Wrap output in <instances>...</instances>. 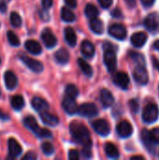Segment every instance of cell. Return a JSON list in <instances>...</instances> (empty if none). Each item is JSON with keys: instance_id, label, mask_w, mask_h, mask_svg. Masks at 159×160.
<instances>
[{"instance_id": "f35d334b", "label": "cell", "mask_w": 159, "mask_h": 160, "mask_svg": "<svg viewBox=\"0 0 159 160\" xmlns=\"http://www.w3.org/2000/svg\"><path fill=\"white\" fill-rule=\"evenodd\" d=\"M68 158L70 160H78L79 159V153L77 150H70L68 153Z\"/></svg>"}, {"instance_id": "d6986e66", "label": "cell", "mask_w": 159, "mask_h": 160, "mask_svg": "<svg viewBox=\"0 0 159 160\" xmlns=\"http://www.w3.org/2000/svg\"><path fill=\"white\" fill-rule=\"evenodd\" d=\"M31 105L33 107V109L37 112H38L39 113L42 112H46L49 109V103L43 99L42 98L39 97H35L32 101H31Z\"/></svg>"}, {"instance_id": "6da1fadb", "label": "cell", "mask_w": 159, "mask_h": 160, "mask_svg": "<svg viewBox=\"0 0 159 160\" xmlns=\"http://www.w3.org/2000/svg\"><path fill=\"white\" fill-rule=\"evenodd\" d=\"M69 130L71 136L77 142L83 145V147H91L92 141L90 138V133L83 124L78 121H73L69 125Z\"/></svg>"}, {"instance_id": "ffe728a7", "label": "cell", "mask_w": 159, "mask_h": 160, "mask_svg": "<svg viewBox=\"0 0 159 160\" xmlns=\"http://www.w3.org/2000/svg\"><path fill=\"white\" fill-rule=\"evenodd\" d=\"M100 101L103 107L108 108L111 107L114 103V97L108 89H102L100 91Z\"/></svg>"}, {"instance_id": "e0dca14e", "label": "cell", "mask_w": 159, "mask_h": 160, "mask_svg": "<svg viewBox=\"0 0 159 160\" xmlns=\"http://www.w3.org/2000/svg\"><path fill=\"white\" fill-rule=\"evenodd\" d=\"M147 38H148V36L146 35V33H144L142 31H140V32H137V33L133 34L131 36L130 39H131V44L135 48H141L146 43Z\"/></svg>"}, {"instance_id": "2e32d148", "label": "cell", "mask_w": 159, "mask_h": 160, "mask_svg": "<svg viewBox=\"0 0 159 160\" xmlns=\"http://www.w3.org/2000/svg\"><path fill=\"white\" fill-rule=\"evenodd\" d=\"M4 82L7 89L14 90L18 85V78L15 73L11 70H7L4 74Z\"/></svg>"}, {"instance_id": "60d3db41", "label": "cell", "mask_w": 159, "mask_h": 160, "mask_svg": "<svg viewBox=\"0 0 159 160\" xmlns=\"http://www.w3.org/2000/svg\"><path fill=\"white\" fill-rule=\"evenodd\" d=\"M53 1L52 0H41V5L44 9H49L52 8Z\"/></svg>"}, {"instance_id": "836d02e7", "label": "cell", "mask_w": 159, "mask_h": 160, "mask_svg": "<svg viewBox=\"0 0 159 160\" xmlns=\"http://www.w3.org/2000/svg\"><path fill=\"white\" fill-rule=\"evenodd\" d=\"M65 93H66L67 97H70V98H75L79 95V89L74 84H67V87H66Z\"/></svg>"}, {"instance_id": "8fae6325", "label": "cell", "mask_w": 159, "mask_h": 160, "mask_svg": "<svg viewBox=\"0 0 159 160\" xmlns=\"http://www.w3.org/2000/svg\"><path fill=\"white\" fill-rule=\"evenodd\" d=\"M41 39H42L44 45L48 49H52V48H53L57 44L56 37L52 34V30L49 29V28H45L41 32Z\"/></svg>"}, {"instance_id": "83f0119b", "label": "cell", "mask_w": 159, "mask_h": 160, "mask_svg": "<svg viewBox=\"0 0 159 160\" xmlns=\"http://www.w3.org/2000/svg\"><path fill=\"white\" fill-rule=\"evenodd\" d=\"M10 104L15 111H21L24 107V99L22 96L16 95L10 98Z\"/></svg>"}, {"instance_id": "f546056e", "label": "cell", "mask_w": 159, "mask_h": 160, "mask_svg": "<svg viewBox=\"0 0 159 160\" xmlns=\"http://www.w3.org/2000/svg\"><path fill=\"white\" fill-rule=\"evenodd\" d=\"M78 65L81 68V70L82 71V73L87 76V77H91L93 75V69L91 68V66L83 59L82 58H79L78 59Z\"/></svg>"}, {"instance_id": "f6af8a7d", "label": "cell", "mask_w": 159, "mask_h": 160, "mask_svg": "<svg viewBox=\"0 0 159 160\" xmlns=\"http://www.w3.org/2000/svg\"><path fill=\"white\" fill-rule=\"evenodd\" d=\"M82 155L84 156V158H90L92 156L90 147H84V149L82 150Z\"/></svg>"}, {"instance_id": "816d5d0a", "label": "cell", "mask_w": 159, "mask_h": 160, "mask_svg": "<svg viewBox=\"0 0 159 160\" xmlns=\"http://www.w3.org/2000/svg\"><path fill=\"white\" fill-rule=\"evenodd\" d=\"M131 159L132 160H136V159L144 160V158H143V157H141V156H134V157H132V158H131Z\"/></svg>"}, {"instance_id": "1f68e13d", "label": "cell", "mask_w": 159, "mask_h": 160, "mask_svg": "<svg viewBox=\"0 0 159 160\" xmlns=\"http://www.w3.org/2000/svg\"><path fill=\"white\" fill-rule=\"evenodd\" d=\"M129 56L135 63L138 64V66H145V58L142 53L130 51L129 52Z\"/></svg>"}, {"instance_id": "7402d4cb", "label": "cell", "mask_w": 159, "mask_h": 160, "mask_svg": "<svg viewBox=\"0 0 159 160\" xmlns=\"http://www.w3.org/2000/svg\"><path fill=\"white\" fill-rule=\"evenodd\" d=\"M40 118L42 120V122L48 126H51V127H55L58 125L59 123V119L57 116L48 112L47 111L46 112H40Z\"/></svg>"}, {"instance_id": "7a4b0ae2", "label": "cell", "mask_w": 159, "mask_h": 160, "mask_svg": "<svg viewBox=\"0 0 159 160\" xmlns=\"http://www.w3.org/2000/svg\"><path fill=\"white\" fill-rule=\"evenodd\" d=\"M22 123L26 128H28L30 131H32L38 138H51L52 136V134L50 130H48L46 128H41L37 125V120L33 116L24 117Z\"/></svg>"}, {"instance_id": "f5cc1de1", "label": "cell", "mask_w": 159, "mask_h": 160, "mask_svg": "<svg viewBox=\"0 0 159 160\" xmlns=\"http://www.w3.org/2000/svg\"><path fill=\"white\" fill-rule=\"evenodd\" d=\"M0 64H1V58H0Z\"/></svg>"}, {"instance_id": "bcb514c9", "label": "cell", "mask_w": 159, "mask_h": 160, "mask_svg": "<svg viewBox=\"0 0 159 160\" xmlns=\"http://www.w3.org/2000/svg\"><path fill=\"white\" fill-rule=\"evenodd\" d=\"M0 119L3 120V121H7V120L10 119V117H9V115L7 113H5L4 112H2L0 110Z\"/></svg>"}, {"instance_id": "ac0fdd59", "label": "cell", "mask_w": 159, "mask_h": 160, "mask_svg": "<svg viewBox=\"0 0 159 160\" xmlns=\"http://www.w3.org/2000/svg\"><path fill=\"white\" fill-rule=\"evenodd\" d=\"M24 48L28 52L34 55H38L42 52V48L41 45L34 39H28L24 43Z\"/></svg>"}, {"instance_id": "681fc988", "label": "cell", "mask_w": 159, "mask_h": 160, "mask_svg": "<svg viewBox=\"0 0 159 160\" xmlns=\"http://www.w3.org/2000/svg\"><path fill=\"white\" fill-rule=\"evenodd\" d=\"M0 10H1V12H6L7 11V6H6V4L5 3H0Z\"/></svg>"}, {"instance_id": "5bb4252c", "label": "cell", "mask_w": 159, "mask_h": 160, "mask_svg": "<svg viewBox=\"0 0 159 160\" xmlns=\"http://www.w3.org/2000/svg\"><path fill=\"white\" fill-rule=\"evenodd\" d=\"M62 107H63L64 111L70 115L78 112V106L73 98L66 96V98L62 101Z\"/></svg>"}, {"instance_id": "d4e9b609", "label": "cell", "mask_w": 159, "mask_h": 160, "mask_svg": "<svg viewBox=\"0 0 159 160\" xmlns=\"http://www.w3.org/2000/svg\"><path fill=\"white\" fill-rule=\"evenodd\" d=\"M54 58H55L57 63L64 65V64H67L68 62V60H69V53H68V52L66 49L62 48V49L58 50L54 53Z\"/></svg>"}, {"instance_id": "ee69618b", "label": "cell", "mask_w": 159, "mask_h": 160, "mask_svg": "<svg viewBox=\"0 0 159 160\" xmlns=\"http://www.w3.org/2000/svg\"><path fill=\"white\" fill-rule=\"evenodd\" d=\"M142 4L145 7V8H150L154 5L156 0H141Z\"/></svg>"}, {"instance_id": "484cf974", "label": "cell", "mask_w": 159, "mask_h": 160, "mask_svg": "<svg viewBox=\"0 0 159 160\" xmlns=\"http://www.w3.org/2000/svg\"><path fill=\"white\" fill-rule=\"evenodd\" d=\"M142 142L144 143L145 147L149 150V151H154L155 150V142H153L151 136H150V131H148L147 129H143L142 132Z\"/></svg>"}, {"instance_id": "603a6c76", "label": "cell", "mask_w": 159, "mask_h": 160, "mask_svg": "<svg viewBox=\"0 0 159 160\" xmlns=\"http://www.w3.org/2000/svg\"><path fill=\"white\" fill-rule=\"evenodd\" d=\"M65 39L70 47H74L77 44V36L73 28L67 27L65 29Z\"/></svg>"}, {"instance_id": "7c38bea8", "label": "cell", "mask_w": 159, "mask_h": 160, "mask_svg": "<svg viewBox=\"0 0 159 160\" xmlns=\"http://www.w3.org/2000/svg\"><path fill=\"white\" fill-rule=\"evenodd\" d=\"M8 145V155L9 158H17L22 155V148L20 145V143L14 139V138H9L7 142Z\"/></svg>"}, {"instance_id": "d6a6232c", "label": "cell", "mask_w": 159, "mask_h": 160, "mask_svg": "<svg viewBox=\"0 0 159 160\" xmlns=\"http://www.w3.org/2000/svg\"><path fill=\"white\" fill-rule=\"evenodd\" d=\"M7 40L9 42V44L11 46H14V47H18L20 46V38H18V36L13 32V31H7Z\"/></svg>"}, {"instance_id": "4fadbf2b", "label": "cell", "mask_w": 159, "mask_h": 160, "mask_svg": "<svg viewBox=\"0 0 159 160\" xmlns=\"http://www.w3.org/2000/svg\"><path fill=\"white\" fill-rule=\"evenodd\" d=\"M144 25L151 32L157 31L159 28V17L157 13L149 14L144 20Z\"/></svg>"}, {"instance_id": "3957f363", "label": "cell", "mask_w": 159, "mask_h": 160, "mask_svg": "<svg viewBox=\"0 0 159 160\" xmlns=\"http://www.w3.org/2000/svg\"><path fill=\"white\" fill-rule=\"evenodd\" d=\"M159 116V110L157 104L150 103L145 106L143 112H142V120L146 124H153L155 123Z\"/></svg>"}, {"instance_id": "4dcf8cb0", "label": "cell", "mask_w": 159, "mask_h": 160, "mask_svg": "<svg viewBox=\"0 0 159 160\" xmlns=\"http://www.w3.org/2000/svg\"><path fill=\"white\" fill-rule=\"evenodd\" d=\"M84 12H85V15L87 18H89L90 20L91 19H94V18H97V15H98V9L97 8L93 5V4H88L86 5L85 7V9H84Z\"/></svg>"}, {"instance_id": "ba28073f", "label": "cell", "mask_w": 159, "mask_h": 160, "mask_svg": "<svg viewBox=\"0 0 159 160\" xmlns=\"http://www.w3.org/2000/svg\"><path fill=\"white\" fill-rule=\"evenodd\" d=\"M78 113L84 117H95L98 113V110L94 103H83L78 108Z\"/></svg>"}, {"instance_id": "c3c4849f", "label": "cell", "mask_w": 159, "mask_h": 160, "mask_svg": "<svg viewBox=\"0 0 159 160\" xmlns=\"http://www.w3.org/2000/svg\"><path fill=\"white\" fill-rule=\"evenodd\" d=\"M126 3L127 4L128 7L130 8H134L136 5V0H126Z\"/></svg>"}, {"instance_id": "52a82bcc", "label": "cell", "mask_w": 159, "mask_h": 160, "mask_svg": "<svg viewBox=\"0 0 159 160\" xmlns=\"http://www.w3.org/2000/svg\"><path fill=\"white\" fill-rule=\"evenodd\" d=\"M109 34L119 40H123L127 38V29L123 24L120 23H113L109 27Z\"/></svg>"}, {"instance_id": "8d00e7d4", "label": "cell", "mask_w": 159, "mask_h": 160, "mask_svg": "<svg viewBox=\"0 0 159 160\" xmlns=\"http://www.w3.org/2000/svg\"><path fill=\"white\" fill-rule=\"evenodd\" d=\"M150 136H151L153 142H155V144H159V128H153L150 131Z\"/></svg>"}, {"instance_id": "b9f144b4", "label": "cell", "mask_w": 159, "mask_h": 160, "mask_svg": "<svg viewBox=\"0 0 159 160\" xmlns=\"http://www.w3.org/2000/svg\"><path fill=\"white\" fill-rule=\"evenodd\" d=\"M22 159H27V160H35L37 159V155L34 152H28L23 158Z\"/></svg>"}, {"instance_id": "277c9868", "label": "cell", "mask_w": 159, "mask_h": 160, "mask_svg": "<svg viewBox=\"0 0 159 160\" xmlns=\"http://www.w3.org/2000/svg\"><path fill=\"white\" fill-rule=\"evenodd\" d=\"M104 64L108 68L109 72L112 73L117 68V58L116 54L112 48H107L104 52Z\"/></svg>"}, {"instance_id": "44dd1931", "label": "cell", "mask_w": 159, "mask_h": 160, "mask_svg": "<svg viewBox=\"0 0 159 160\" xmlns=\"http://www.w3.org/2000/svg\"><path fill=\"white\" fill-rule=\"evenodd\" d=\"M81 52L82 55H84L87 58H92L95 54V46L92 42L89 40H83L81 45Z\"/></svg>"}, {"instance_id": "f1b7e54d", "label": "cell", "mask_w": 159, "mask_h": 160, "mask_svg": "<svg viewBox=\"0 0 159 160\" xmlns=\"http://www.w3.org/2000/svg\"><path fill=\"white\" fill-rule=\"evenodd\" d=\"M61 18L66 22H72L75 21L76 16H75V14L73 13V11L71 9H69L68 8L64 7L61 9Z\"/></svg>"}, {"instance_id": "cb8c5ba5", "label": "cell", "mask_w": 159, "mask_h": 160, "mask_svg": "<svg viewBox=\"0 0 159 160\" xmlns=\"http://www.w3.org/2000/svg\"><path fill=\"white\" fill-rule=\"evenodd\" d=\"M90 29L95 33V34H102L103 31H104V24L102 22V21L98 18H94V19H91L90 21Z\"/></svg>"}, {"instance_id": "9c48e42d", "label": "cell", "mask_w": 159, "mask_h": 160, "mask_svg": "<svg viewBox=\"0 0 159 160\" xmlns=\"http://www.w3.org/2000/svg\"><path fill=\"white\" fill-rule=\"evenodd\" d=\"M92 127L94 130L101 136H108L111 132V127L109 123L104 119H98L94 121L92 123Z\"/></svg>"}, {"instance_id": "9a60e30c", "label": "cell", "mask_w": 159, "mask_h": 160, "mask_svg": "<svg viewBox=\"0 0 159 160\" xmlns=\"http://www.w3.org/2000/svg\"><path fill=\"white\" fill-rule=\"evenodd\" d=\"M113 82L115 83V85H117L118 87H120L121 89H127L128 84H129V78L128 75L126 72H117L114 76H113Z\"/></svg>"}, {"instance_id": "8992f818", "label": "cell", "mask_w": 159, "mask_h": 160, "mask_svg": "<svg viewBox=\"0 0 159 160\" xmlns=\"http://www.w3.org/2000/svg\"><path fill=\"white\" fill-rule=\"evenodd\" d=\"M133 78L136 82H138L141 85H145L148 83L149 76L148 72L144 66H138L135 70L133 71Z\"/></svg>"}, {"instance_id": "7bdbcfd3", "label": "cell", "mask_w": 159, "mask_h": 160, "mask_svg": "<svg viewBox=\"0 0 159 160\" xmlns=\"http://www.w3.org/2000/svg\"><path fill=\"white\" fill-rule=\"evenodd\" d=\"M65 3L67 4V6H68L71 8L77 7V0H65Z\"/></svg>"}, {"instance_id": "74e56055", "label": "cell", "mask_w": 159, "mask_h": 160, "mask_svg": "<svg viewBox=\"0 0 159 160\" xmlns=\"http://www.w3.org/2000/svg\"><path fill=\"white\" fill-rule=\"evenodd\" d=\"M97 1L103 8H109L112 4V0H97Z\"/></svg>"}, {"instance_id": "f907efd6", "label": "cell", "mask_w": 159, "mask_h": 160, "mask_svg": "<svg viewBox=\"0 0 159 160\" xmlns=\"http://www.w3.org/2000/svg\"><path fill=\"white\" fill-rule=\"evenodd\" d=\"M153 47L157 50V51H159V39L158 40H156L153 44Z\"/></svg>"}, {"instance_id": "7dc6e473", "label": "cell", "mask_w": 159, "mask_h": 160, "mask_svg": "<svg viewBox=\"0 0 159 160\" xmlns=\"http://www.w3.org/2000/svg\"><path fill=\"white\" fill-rule=\"evenodd\" d=\"M153 65L155 67V68H157L159 71V60L156 57H153Z\"/></svg>"}, {"instance_id": "5b68a950", "label": "cell", "mask_w": 159, "mask_h": 160, "mask_svg": "<svg viewBox=\"0 0 159 160\" xmlns=\"http://www.w3.org/2000/svg\"><path fill=\"white\" fill-rule=\"evenodd\" d=\"M19 58L33 72L39 73V72H41L43 70V65L39 61H37V60H36L34 58H31V57H29V56H27L25 54H22V53H21L19 55Z\"/></svg>"}, {"instance_id": "ab89813d", "label": "cell", "mask_w": 159, "mask_h": 160, "mask_svg": "<svg viewBox=\"0 0 159 160\" xmlns=\"http://www.w3.org/2000/svg\"><path fill=\"white\" fill-rule=\"evenodd\" d=\"M129 106L132 110L133 112H137L138 110H139V103L136 99H132L130 102H129Z\"/></svg>"}, {"instance_id": "30bf717a", "label": "cell", "mask_w": 159, "mask_h": 160, "mask_svg": "<svg viewBox=\"0 0 159 160\" xmlns=\"http://www.w3.org/2000/svg\"><path fill=\"white\" fill-rule=\"evenodd\" d=\"M116 131H117V134L121 137V138H128L132 135L133 133V127L132 125L127 121V120H124V121H121L117 127H116Z\"/></svg>"}, {"instance_id": "d590c367", "label": "cell", "mask_w": 159, "mask_h": 160, "mask_svg": "<svg viewBox=\"0 0 159 160\" xmlns=\"http://www.w3.org/2000/svg\"><path fill=\"white\" fill-rule=\"evenodd\" d=\"M41 150H42L43 154L46 156H51L54 153V147L49 142H45L41 144Z\"/></svg>"}, {"instance_id": "4316f807", "label": "cell", "mask_w": 159, "mask_h": 160, "mask_svg": "<svg viewBox=\"0 0 159 160\" xmlns=\"http://www.w3.org/2000/svg\"><path fill=\"white\" fill-rule=\"evenodd\" d=\"M105 152H106V155L108 156V158H112V159L118 158L119 156H120V153H119L118 148L113 143H111V142H108L106 144V146H105Z\"/></svg>"}, {"instance_id": "e575fe53", "label": "cell", "mask_w": 159, "mask_h": 160, "mask_svg": "<svg viewBox=\"0 0 159 160\" xmlns=\"http://www.w3.org/2000/svg\"><path fill=\"white\" fill-rule=\"evenodd\" d=\"M22 18L16 11L10 13V23L13 27H20L22 25Z\"/></svg>"}]
</instances>
